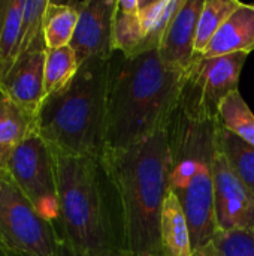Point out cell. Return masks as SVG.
I'll list each match as a JSON object with an SVG mask.
<instances>
[{"instance_id":"cell-2","label":"cell","mask_w":254,"mask_h":256,"mask_svg":"<svg viewBox=\"0 0 254 256\" xmlns=\"http://www.w3.org/2000/svg\"><path fill=\"white\" fill-rule=\"evenodd\" d=\"M184 75L166 66L157 50L133 57L114 52L108 78L105 150L132 147L166 128L178 106Z\"/></svg>"},{"instance_id":"cell-3","label":"cell","mask_w":254,"mask_h":256,"mask_svg":"<svg viewBox=\"0 0 254 256\" xmlns=\"http://www.w3.org/2000/svg\"><path fill=\"white\" fill-rule=\"evenodd\" d=\"M52 154L58 198L57 231L63 246L76 254L124 249L118 206L100 159L55 150Z\"/></svg>"},{"instance_id":"cell-10","label":"cell","mask_w":254,"mask_h":256,"mask_svg":"<svg viewBox=\"0 0 254 256\" xmlns=\"http://www.w3.org/2000/svg\"><path fill=\"white\" fill-rule=\"evenodd\" d=\"M117 0H87L76 2L78 24L70 40L79 64L102 58L109 60L115 50L112 42V22Z\"/></svg>"},{"instance_id":"cell-12","label":"cell","mask_w":254,"mask_h":256,"mask_svg":"<svg viewBox=\"0 0 254 256\" xmlns=\"http://www.w3.org/2000/svg\"><path fill=\"white\" fill-rule=\"evenodd\" d=\"M204 2L205 0H183L178 14L160 42L157 51L162 62L175 70L186 74L196 58L195 40Z\"/></svg>"},{"instance_id":"cell-18","label":"cell","mask_w":254,"mask_h":256,"mask_svg":"<svg viewBox=\"0 0 254 256\" xmlns=\"http://www.w3.org/2000/svg\"><path fill=\"white\" fill-rule=\"evenodd\" d=\"M24 0H0V76L18 57Z\"/></svg>"},{"instance_id":"cell-15","label":"cell","mask_w":254,"mask_h":256,"mask_svg":"<svg viewBox=\"0 0 254 256\" xmlns=\"http://www.w3.org/2000/svg\"><path fill=\"white\" fill-rule=\"evenodd\" d=\"M112 42L115 52L124 57L142 54L144 30L139 20L138 0H117L112 22Z\"/></svg>"},{"instance_id":"cell-5","label":"cell","mask_w":254,"mask_h":256,"mask_svg":"<svg viewBox=\"0 0 254 256\" xmlns=\"http://www.w3.org/2000/svg\"><path fill=\"white\" fill-rule=\"evenodd\" d=\"M219 122L193 118L178 106L169 123V190L189 220L193 250L214 240V160Z\"/></svg>"},{"instance_id":"cell-23","label":"cell","mask_w":254,"mask_h":256,"mask_svg":"<svg viewBox=\"0 0 254 256\" xmlns=\"http://www.w3.org/2000/svg\"><path fill=\"white\" fill-rule=\"evenodd\" d=\"M220 124L254 147V114L240 90L231 93L220 105Z\"/></svg>"},{"instance_id":"cell-11","label":"cell","mask_w":254,"mask_h":256,"mask_svg":"<svg viewBox=\"0 0 254 256\" xmlns=\"http://www.w3.org/2000/svg\"><path fill=\"white\" fill-rule=\"evenodd\" d=\"M46 46L19 56L0 76V94L16 106L37 116L43 100Z\"/></svg>"},{"instance_id":"cell-4","label":"cell","mask_w":254,"mask_h":256,"mask_svg":"<svg viewBox=\"0 0 254 256\" xmlns=\"http://www.w3.org/2000/svg\"><path fill=\"white\" fill-rule=\"evenodd\" d=\"M111 58L82 63L63 90L43 100L37 134L52 150L93 159L105 153Z\"/></svg>"},{"instance_id":"cell-27","label":"cell","mask_w":254,"mask_h":256,"mask_svg":"<svg viewBox=\"0 0 254 256\" xmlns=\"http://www.w3.org/2000/svg\"><path fill=\"white\" fill-rule=\"evenodd\" d=\"M12 153V147H0V180L7 178V164Z\"/></svg>"},{"instance_id":"cell-29","label":"cell","mask_w":254,"mask_h":256,"mask_svg":"<svg viewBox=\"0 0 254 256\" xmlns=\"http://www.w3.org/2000/svg\"><path fill=\"white\" fill-rule=\"evenodd\" d=\"M250 4H252V6H253V8H254V3H250Z\"/></svg>"},{"instance_id":"cell-9","label":"cell","mask_w":254,"mask_h":256,"mask_svg":"<svg viewBox=\"0 0 254 256\" xmlns=\"http://www.w3.org/2000/svg\"><path fill=\"white\" fill-rule=\"evenodd\" d=\"M214 214L217 231L254 230V194L232 171L217 147L214 160Z\"/></svg>"},{"instance_id":"cell-13","label":"cell","mask_w":254,"mask_h":256,"mask_svg":"<svg viewBox=\"0 0 254 256\" xmlns=\"http://www.w3.org/2000/svg\"><path fill=\"white\" fill-rule=\"evenodd\" d=\"M252 51H254V8L250 3H240L213 38L204 57H220L235 52L250 54Z\"/></svg>"},{"instance_id":"cell-20","label":"cell","mask_w":254,"mask_h":256,"mask_svg":"<svg viewBox=\"0 0 254 256\" xmlns=\"http://www.w3.org/2000/svg\"><path fill=\"white\" fill-rule=\"evenodd\" d=\"M37 134V116L0 94V147H15Z\"/></svg>"},{"instance_id":"cell-21","label":"cell","mask_w":254,"mask_h":256,"mask_svg":"<svg viewBox=\"0 0 254 256\" xmlns=\"http://www.w3.org/2000/svg\"><path fill=\"white\" fill-rule=\"evenodd\" d=\"M79 66L76 54L69 45L58 50H46L43 76L45 99L63 90L75 78Z\"/></svg>"},{"instance_id":"cell-28","label":"cell","mask_w":254,"mask_h":256,"mask_svg":"<svg viewBox=\"0 0 254 256\" xmlns=\"http://www.w3.org/2000/svg\"><path fill=\"white\" fill-rule=\"evenodd\" d=\"M192 256H222V254H220V250L216 248V244L211 242V243H208V244H205V246H202V248L195 249Z\"/></svg>"},{"instance_id":"cell-17","label":"cell","mask_w":254,"mask_h":256,"mask_svg":"<svg viewBox=\"0 0 254 256\" xmlns=\"http://www.w3.org/2000/svg\"><path fill=\"white\" fill-rule=\"evenodd\" d=\"M78 16L76 3L48 2L43 15V40L46 50H58L70 45Z\"/></svg>"},{"instance_id":"cell-30","label":"cell","mask_w":254,"mask_h":256,"mask_svg":"<svg viewBox=\"0 0 254 256\" xmlns=\"http://www.w3.org/2000/svg\"><path fill=\"white\" fill-rule=\"evenodd\" d=\"M0 256H1V255H0Z\"/></svg>"},{"instance_id":"cell-7","label":"cell","mask_w":254,"mask_h":256,"mask_svg":"<svg viewBox=\"0 0 254 256\" xmlns=\"http://www.w3.org/2000/svg\"><path fill=\"white\" fill-rule=\"evenodd\" d=\"M249 54L196 56L183 81L178 108L193 118L219 122L222 102L240 90V76Z\"/></svg>"},{"instance_id":"cell-26","label":"cell","mask_w":254,"mask_h":256,"mask_svg":"<svg viewBox=\"0 0 254 256\" xmlns=\"http://www.w3.org/2000/svg\"><path fill=\"white\" fill-rule=\"evenodd\" d=\"M60 256H133L130 252L124 250V249H115V250H109V252H103V254H76L72 252L69 249H66L63 246Z\"/></svg>"},{"instance_id":"cell-25","label":"cell","mask_w":254,"mask_h":256,"mask_svg":"<svg viewBox=\"0 0 254 256\" xmlns=\"http://www.w3.org/2000/svg\"><path fill=\"white\" fill-rule=\"evenodd\" d=\"M213 243L222 256H254V230L217 231Z\"/></svg>"},{"instance_id":"cell-22","label":"cell","mask_w":254,"mask_h":256,"mask_svg":"<svg viewBox=\"0 0 254 256\" xmlns=\"http://www.w3.org/2000/svg\"><path fill=\"white\" fill-rule=\"evenodd\" d=\"M241 2L238 0H205L198 21V32L195 40L196 56H204L210 42L226 22V20L237 10Z\"/></svg>"},{"instance_id":"cell-24","label":"cell","mask_w":254,"mask_h":256,"mask_svg":"<svg viewBox=\"0 0 254 256\" xmlns=\"http://www.w3.org/2000/svg\"><path fill=\"white\" fill-rule=\"evenodd\" d=\"M46 6H48V0H24L18 57L34 48L45 46L43 15Z\"/></svg>"},{"instance_id":"cell-14","label":"cell","mask_w":254,"mask_h":256,"mask_svg":"<svg viewBox=\"0 0 254 256\" xmlns=\"http://www.w3.org/2000/svg\"><path fill=\"white\" fill-rule=\"evenodd\" d=\"M162 256H192V234L180 200L169 190L160 216Z\"/></svg>"},{"instance_id":"cell-8","label":"cell","mask_w":254,"mask_h":256,"mask_svg":"<svg viewBox=\"0 0 254 256\" xmlns=\"http://www.w3.org/2000/svg\"><path fill=\"white\" fill-rule=\"evenodd\" d=\"M7 177L37 213L57 226L58 198L54 154L39 134L28 136L12 148Z\"/></svg>"},{"instance_id":"cell-19","label":"cell","mask_w":254,"mask_h":256,"mask_svg":"<svg viewBox=\"0 0 254 256\" xmlns=\"http://www.w3.org/2000/svg\"><path fill=\"white\" fill-rule=\"evenodd\" d=\"M217 147L226 158L232 171L254 194V147L217 124Z\"/></svg>"},{"instance_id":"cell-16","label":"cell","mask_w":254,"mask_h":256,"mask_svg":"<svg viewBox=\"0 0 254 256\" xmlns=\"http://www.w3.org/2000/svg\"><path fill=\"white\" fill-rule=\"evenodd\" d=\"M183 0H138L139 20L144 30L142 52L159 50L160 42L178 14Z\"/></svg>"},{"instance_id":"cell-6","label":"cell","mask_w":254,"mask_h":256,"mask_svg":"<svg viewBox=\"0 0 254 256\" xmlns=\"http://www.w3.org/2000/svg\"><path fill=\"white\" fill-rule=\"evenodd\" d=\"M0 249L16 256H60L63 243L57 226L7 178L0 180Z\"/></svg>"},{"instance_id":"cell-1","label":"cell","mask_w":254,"mask_h":256,"mask_svg":"<svg viewBox=\"0 0 254 256\" xmlns=\"http://www.w3.org/2000/svg\"><path fill=\"white\" fill-rule=\"evenodd\" d=\"M118 206L123 246L133 256H162L160 216L169 192V124L100 158Z\"/></svg>"}]
</instances>
